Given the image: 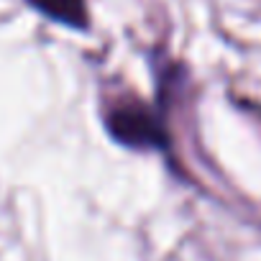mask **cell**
Masks as SVG:
<instances>
[{"mask_svg":"<svg viewBox=\"0 0 261 261\" xmlns=\"http://www.w3.org/2000/svg\"><path fill=\"white\" fill-rule=\"evenodd\" d=\"M31 6L57 23H64L72 29L87 26V3L85 0H31Z\"/></svg>","mask_w":261,"mask_h":261,"instance_id":"obj_2","label":"cell"},{"mask_svg":"<svg viewBox=\"0 0 261 261\" xmlns=\"http://www.w3.org/2000/svg\"><path fill=\"white\" fill-rule=\"evenodd\" d=\"M110 130L118 141L130 146H159L162 144V128L144 108H118L110 115Z\"/></svg>","mask_w":261,"mask_h":261,"instance_id":"obj_1","label":"cell"}]
</instances>
